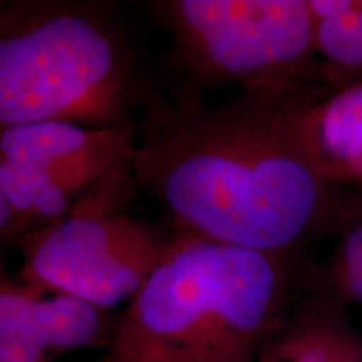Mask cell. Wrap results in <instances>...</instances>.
Instances as JSON below:
<instances>
[{
  "label": "cell",
  "instance_id": "obj_11",
  "mask_svg": "<svg viewBox=\"0 0 362 362\" xmlns=\"http://www.w3.org/2000/svg\"><path fill=\"white\" fill-rule=\"evenodd\" d=\"M322 267L312 265L314 280L342 304L362 305V197L337 235Z\"/></svg>",
  "mask_w": 362,
  "mask_h": 362
},
{
  "label": "cell",
  "instance_id": "obj_10",
  "mask_svg": "<svg viewBox=\"0 0 362 362\" xmlns=\"http://www.w3.org/2000/svg\"><path fill=\"white\" fill-rule=\"evenodd\" d=\"M314 49L329 93L362 83V0H309Z\"/></svg>",
  "mask_w": 362,
  "mask_h": 362
},
{
  "label": "cell",
  "instance_id": "obj_7",
  "mask_svg": "<svg viewBox=\"0 0 362 362\" xmlns=\"http://www.w3.org/2000/svg\"><path fill=\"white\" fill-rule=\"evenodd\" d=\"M110 310L83 298L25 284L2 272L0 362H51V352L84 349L110 339Z\"/></svg>",
  "mask_w": 362,
  "mask_h": 362
},
{
  "label": "cell",
  "instance_id": "obj_6",
  "mask_svg": "<svg viewBox=\"0 0 362 362\" xmlns=\"http://www.w3.org/2000/svg\"><path fill=\"white\" fill-rule=\"evenodd\" d=\"M138 131L42 121L0 131V235L13 245L133 168Z\"/></svg>",
  "mask_w": 362,
  "mask_h": 362
},
{
  "label": "cell",
  "instance_id": "obj_4",
  "mask_svg": "<svg viewBox=\"0 0 362 362\" xmlns=\"http://www.w3.org/2000/svg\"><path fill=\"white\" fill-rule=\"evenodd\" d=\"M149 8L171 37L160 74L171 99H206L225 86L330 96L307 0H160Z\"/></svg>",
  "mask_w": 362,
  "mask_h": 362
},
{
  "label": "cell",
  "instance_id": "obj_8",
  "mask_svg": "<svg viewBox=\"0 0 362 362\" xmlns=\"http://www.w3.org/2000/svg\"><path fill=\"white\" fill-rule=\"evenodd\" d=\"M259 362H362V336L347 320L346 304L315 282L312 264Z\"/></svg>",
  "mask_w": 362,
  "mask_h": 362
},
{
  "label": "cell",
  "instance_id": "obj_1",
  "mask_svg": "<svg viewBox=\"0 0 362 362\" xmlns=\"http://www.w3.org/2000/svg\"><path fill=\"white\" fill-rule=\"evenodd\" d=\"M325 96L237 90L221 101L153 99L133 173L180 233L309 260L337 237L359 197L329 185L307 151L302 116Z\"/></svg>",
  "mask_w": 362,
  "mask_h": 362
},
{
  "label": "cell",
  "instance_id": "obj_9",
  "mask_svg": "<svg viewBox=\"0 0 362 362\" xmlns=\"http://www.w3.org/2000/svg\"><path fill=\"white\" fill-rule=\"evenodd\" d=\"M302 136L320 176L362 197V83L310 104Z\"/></svg>",
  "mask_w": 362,
  "mask_h": 362
},
{
  "label": "cell",
  "instance_id": "obj_2",
  "mask_svg": "<svg viewBox=\"0 0 362 362\" xmlns=\"http://www.w3.org/2000/svg\"><path fill=\"white\" fill-rule=\"evenodd\" d=\"M309 265L181 233L116 319L110 352L128 362H259Z\"/></svg>",
  "mask_w": 362,
  "mask_h": 362
},
{
  "label": "cell",
  "instance_id": "obj_3",
  "mask_svg": "<svg viewBox=\"0 0 362 362\" xmlns=\"http://www.w3.org/2000/svg\"><path fill=\"white\" fill-rule=\"evenodd\" d=\"M0 6V128L59 121L138 131L163 84L112 4Z\"/></svg>",
  "mask_w": 362,
  "mask_h": 362
},
{
  "label": "cell",
  "instance_id": "obj_12",
  "mask_svg": "<svg viewBox=\"0 0 362 362\" xmlns=\"http://www.w3.org/2000/svg\"><path fill=\"white\" fill-rule=\"evenodd\" d=\"M96 362H128V361L121 359L119 356H116V354H112V352H110V354H107L106 357H104V359H101V361H96Z\"/></svg>",
  "mask_w": 362,
  "mask_h": 362
},
{
  "label": "cell",
  "instance_id": "obj_5",
  "mask_svg": "<svg viewBox=\"0 0 362 362\" xmlns=\"http://www.w3.org/2000/svg\"><path fill=\"white\" fill-rule=\"evenodd\" d=\"M136 194L129 168L86 194L56 223L17 240L24 262L17 279L104 310L129 304L181 235L170 221L133 214Z\"/></svg>",
  "mask_w": 362,
  "mask_h": 362
}]
</instances>
